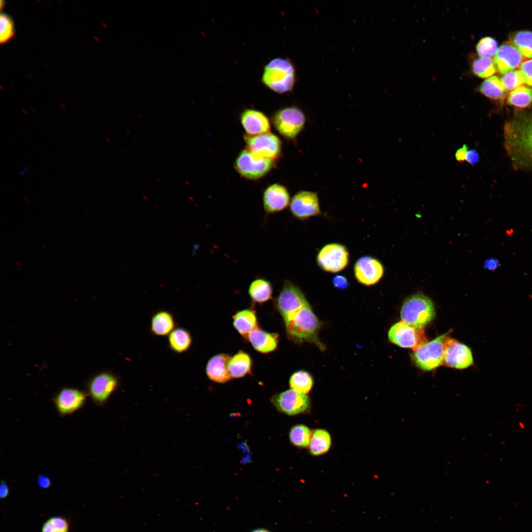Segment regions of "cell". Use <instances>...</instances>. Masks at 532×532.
Returning a JSON list of instances; mask_svg holds the SVG:
<instances>
[{"label": "cell", "instance_id": "1", "mask_svg": "<svg viewBox=\"0 0 532 532\" xmlns=\"http://www.w3.org/2000/svg\"><path fill=\"white\" fill-rule=\"evenodd\" d=\"M284 321L287 335L292 340L314 343L323 348L318 337L321 324L309 303Z\"/></svg>", "mask_w": 532, "mask_h": 532}, {"label": "cell", "instance_id": "2", "mask_svg": "<svg viewBox=\"0 0 532 532\" xmlns=\"http://www.w3.org/2000/svg\"><path fill=\"white\" fill-rule=\"evenodd\" d=\"M262 81L269 89L278 94L290 92L295 84V67L288 59H273L265 66Z\"/></svg>", "mask_w": 532, "mask_h": 532}, {"label": "cell", "instance_id": "3", "mask_svg": "<svg viewBox=\"0 0 532 532\" xmlns=\"http://www.w3.org/2000/svg\"><path fill=\"white\" fill-rule=\"evenodd\" d=\"M435 311L432 301L421 293L407 297L403 302L400 317L402 321L419 329H423L434 318Z\"/></svg>", "mask_w": 532, "mask_h": 532}, {"label": "cell", "instance_id": "4", "mask_svg": "<svg viewBox=\"0 0 532 532\" xmlns=\"http://www.w3.org/2000/svg\"><path fill=\"white\" fill-rule=\"evenodd\" d=\"M449 333L446 332L430 341H426L413 350L411 358L414 364L425 371H430L443 365Z\"/></svg>", "mask_w": 532, "mask_h": 532}, {"label": "cell", "instance_id": "5", "mask_svg": "<svg viewBox=\"0 0 532 532\" xmlns=\"http://www.w3.org/2000/svg\"><path fill=\"white\" fill-rule=\"evenodd\" d=\"M121 377L110 370L100 371L94 375L87 384V394L98 406H104L121 386Z\"/></svg>", "mask_w": 532, "mask_h": 532}, {"label": "cell", "instance_id": "6", "mask_svg": "<svg viewBox=\"0 0 532 532\" xmlns=\"http://www.w3.org/2000/svg\"><path fill=\"white\" fill-rule=\"evenodd\" d=\"M276 130L284 138L295 141L303 131L306 117L303 111L297 106H287L277 110L271 119Z\"/></svg>", "mask_w": 532, "mask_h": 532}, {"label": "cell", "instance_id": "7", "mask_svg": "<svg viewBox=\"0 0 532 532\" xmlns=\"http://www.w3.org/2000/svg\"><path fill=\"white\" fill-rule=\"evenodd\" d=\"M274 161L257 156L247 149L237 155L234 166L239 175L245 179L255 180L267 175L275 165Z\"/></svg>", "mask_w": 532, "mask_h": 532}, {"label": "cell", "instance_id": "8", "mask_svg": "<svg viewBox=\"0 0 532 532\" xmlns=\"http://www.w3.org/2000/svg\"><path fill=\"white\" fill-rule=\"evenodd\" d=\"M275 303L284 321L308 302L299 288L292 281L286 280Z\"/></svg>", "mask_w": 532, "mask_h": 532}, {"label": "cell", "instance_id": "9", "mask_svg": "<svg viewBox=\"0 0 532 532\" xmlns=\"http://www.w3.org/2000/svg\"><path fill=\"white\" fill-rule=\"evenodd\" d=\"M246 149L255 155L275 161L281 154L282 142L270 132L254 136L244 135Z\"/></svg>", "mask_w": 532, "mask_h": 532}, {"label": "cell", "instance_id": "10", "mask_svg": "<svg viewBox=\"0 0 532 532\" xmlns=\"http://www.w3.org/2000/svg\"><path fill=\"white\" fill-rule=\"evenodd\" d=\"M349 252L343 245L332 243L324 245L317 256V262L324 271L336 273L343 270L349 263Z\"/></svg>", "mask_w": 532, "mask_h": 532}, {"label": "cell", "instance_id": "11", "mask_svg": "<svg viewBox=\"0 0 532 532\" xmlns=\"http://www.w3.org/2000/svg\"><path fill=\"white\" fill-rule=\"evenodd\" d=\"M388 334L392 343L400 347L411 348L413 350L428 341L423 329L413 327L402 321L393 325Z\"/></svg>", "mask_w": 532, "mask_h": 532}, {"label": "cell", "instance_id": "12", "mask_svg": "<svg viewBox=\"0 0 532 532\" xmlns=\"http://www.w3.org/2000/svg\"><path fill=\"white\" fill-rule=\"evenodd\" d=\"M290 210L296 218L305 220L321 214L319 198L315 192L301 190L291 199Z\"/></svg>", "mask_w": 532, "mask_h": 532}, {"label": "cell", "instance_id": "13", "mask_svg": "<svg viewBox=\"0 0 532 532\" xmlns=\"http://www.w3.org/2000/svg\"><path fill=\"white\" fill-rule=\"evenodd\" d=\"M271 401L278 410L289 415L303 413L308 409L310 406V400L306 394L297 392L292 389L274 395Z\"/></svg>", "mask_w": 532, "mask_h": 532}, {"label": "cell", "instance_id": "14", "mask_svg": "<svg viewBox=\"0 0 532 532\" xmlns=\"http://www.w3.org/2000/svg\"><path fill=\"white\" fill-rule=\"evenodd\" d=\"M87 395L86 392L78 389L65 387L58 392L53 400L59 414L66 416L81 409L86 402Z\"/></svg>", "mask_w": 532, "mask_h": 532}, {"label": "cell", "instance_id": "15", "mask_svg": "<svg viewBox=\"0 0 532 532\" xmlns=\"http://www.w3.org/2000/svg\"><path fill=\"white\" fill-rule=\"evenodd\" d=\"M355 277L358 282L370 286L377 284L382 278L384 269L377 259L366 256L360 258L354 267Z\"/></svg>", "mask_w": 532, "mask_h": 532}, {"label": "cell", "instance_id": "16", "mask_svg": "<svg viewBox=\"0 0 532 532\" xmlns=\"http://www.w3.org/2000/svg\"><path fill=\"white\" fill-rule=\"evenodd\" d=\"M473 364V358L470 349L449 336L446 343L443 365L464 369Z\"/></svg>", "mask_w": 532, "mask_h": 532}, {"label": "cell", "instance_id": "17", "mask_svg": "<svg viewBox=\"0 0 532 532\" xmlns=\"http://www.w3.org/2000/svg\"><path fill=\"white\" fill-rule=\"evenodd\" d=\"M290 201V194L287 188L279 183L268 186L263 193L264 209L268 214L282 211L289 205Z\"/></svg>", "mask_w": 532, "mask_h": 532}, {"label": "cell", "instance_id": "18", "mask_svg": "<svg viewBox=\"0 0 532 532\" xmlns=\"http://www.w3.org/2000/svg\"><path fill=\"white\" fill-rule=\"evenodd\" d=\"M494 60L497 70L503 74L520 66L524 57L511 42H505L498 49Z\"/></svg>", "mask_w": 532, "mask_h": 532}, {"label": "cell", "instance_id": "19", "mask_svg": "<svg viewBox=\"0 0 532 532\" xmlns=\"http://www.w3.org/2000/svg\"><path fill=\"white\" fill-rule=\"evenodd\" d=\"M240 120L246 135L254 136L270 132L269 120L261 111L246 109L241 112Z\"/></svg>", "mask_w": 532, "mask_h": 532}, {"label": "cell", "instance_id": "20", "mask_svg": "<svg viewBox=\"0 0 532 532\" xmlns=\"http://www.w3.org/2000/svg\"><path fill=\"white\" fill-rule=\"evenodd\" d=\"M231 357L226 354H219L211 357L205 367L206 374L209 379L218 383H225L232 377L228 370Z\"/></svg>", "mask_w": 532, "mask_h": 532}, {"label": "cell", "instance_id": "21", "mask_svg": "<svg viewBox=\"0 0 532 532\" xmlns=\"http://www.w3.org/2000/svg\"><path fill=\"white\" fill-rule=\"evenodd\" d=\"M176 327L177 324L173 314L166 310H159L151 316L150 332L156 336H168Z\"/></svg>", "mask_w": 532, "mask_h": 532}, {"label": "cell", "instance_id": "22", "mask_svg": "<svg viewBox=\"0 0 532 532\" xmlns=\"http://www.w3.org/2000/svg\"><path fill=\"white\" fill-rule=\"evenodd\" d=\"M278 338V334L266 332L259 327L252 330L247 338L256 350L263 353L275 350L277 347Z\"/></svg>", "mask_w": 532, "mask_h": 532}, {"label": "cell", "instance_id": "23", "mask_svg": "<svg viewBox=\"0 0 532 532\" xmlns=\"http://www.w3.org/2000/svg\"><path fill=\"white\" fill-rule=\"evenodd\" d=\"M192 342V335L185 328L177 327L167 336L168 347L176 354L187 352L191 348Z\"/></svg>", "mask_w": 532, "mask_h": 532}, {"label": "cell", "instance_id": "24", "mask_svg": "<svg viewBox=\"0 0 532 532\" xmlns=\"http://www.w3.org/2000/svg\"><path fill=\"white\" fill-rule=\"evenodd\" d=\"M233 325L237 332L246 339L249 333L258 327L255 312L244 309L236 312L233 316Z\"/></svg>", "mask_w": 532, "mask_h": 532}, {"label": "cell", "instance_id": "25", "mask_svg": "<svg viewBox=\"0 0 532 532\" xmlns=\"http://www.w3.org/2000/svg\"><path fill=\"white\" fill-rule=\"evenodd\" d=\"M273 288L269 281L263 278L254 279L248 288V294L251 299L257 303H263L272 298Z\"/></svg>", "mask_w": 532, "mask_h": 532}, {"label": "cell", "instance_id": "26", "mask_svg": "<svg viewBox=\"0 0 532 532\" xmlns=\"http://www.w3.org/2000/svg\"><path fill=\"white\" fill-rule=\"evenodd\" d=\"M252 360L246 353L239 351L230 359L228 370L232 378H238L250 373Z\"/></svg>", "mask_w": 532, "mask_h": 532}, {"label": "cell", "instance_id": "27", "mask_svg": "<svg viewBox=\"0 0 532 532\" xmlns=\"http://www.w3.org/2000/svg\"><path fill=\"white\" fill-rule=\"evenodd\" d=\"M331 443V437L329 432L324 429H317L312 433L308 446L310 452L314 456L323 455L329 450Z\"/></svg>", "mask_w": 532, "mask_h": 532}, {"label": "cell", "instance_id": "28", "mask_svg": "<svg viewBox=\"0 0 532 532\" xmlns=\"http://www.w3.org/2000/svg\"><path fill=\"white\" fill-rule=\"evenodd\" d=\"M479 90L486 97L494 100H501L506 94L501 80L497 76H492L484 81Z\"/></svg>", "mask_w": 532, "mask_h": 532}, {"label": "cell", "instance_id": "29", "mask_svg": "<svg viewBox=\"0 0 532 532\" xmlns=\"http://www.w3.org/2000/svg\"><path fill=\"white\" fill-rule=\"evenodd\" d=\"M511 42L523 57L532 58V32L521 31L510 36Z\"/></svg>", "mask_w": 532, "mask_h": 532}, {"label": "cell", "instance_id": "30", "mask_svg": "<svg viewBox=\"0 0 532 532\" xmlns=\"http://www.w3.org/2000/svg\"><path fill=\"white\" fill-rule=\"evenodd\" d=\"M313 379L307 371L300 370L295 372L289 379L291 389L297 392L307 394L312 388Z\"/></svg>", "mask_w": 532, "mask_h": 532}, {"label": "cell", "instance_id": "31", "mask_svg": "<svg viewBox=\"0 0 532 532\" xmlns=\"http://www.w3.org/2000/svg\"><path fill=\"white\" fill-rule=\"evenodd\" d=\"M508 104L519 108H525L532 104V89L522 86L511 91L507 97Z\"/></svg>", "mask_w": 532, "mask_h": 532}, {"label": "cell", "instance_id": "32", "mask_svg": "<svg viewBox=\"0 0 532 532\" xmlns=\"http://www.w3.org/2000/svg\"><path fill=\"white\" fill-rule=\"evenodd\" d=\"M472 70L475 75L483 78L491 76L497 70L494 59L489 57H480L474 60Z\"/></svg>", "mask_w": 532, "mask_h": 532}, {"label": "cell", "instance_id": "33", "mask_svg": "<svg viewBox=\"0 0 532 532\" xmlns=\"http://www.w3.org/2000/svg\"><path fill=\"white\" fill-rule=\"evenodd\" d=\"M312 433L308 427L299 424L291 428L289 432V439L295 446L304 448L309 446Z\"/></svg>", "mask_w": 532, "mask_h": 532}, {"label": "cell", "instance_id": "34", "mask_svg": "<svg viewBox=\"0 0 532 532\" xmlns=\"http://www.w3.org/2000/svg\"><path fill=\"white\" fill-rule=\"evenodd\" d=\"M68 523L65 518L54 516L44 523L41 532H68Z\"/></svg>", "mask_w": 532, "mask_h": 532}, {"label": "cell", "instance_id": "35", "mask_svg": "<svg viewBox=\"0 0 532 532\" xmlns=\"http://www.w3.org/2000/svg\"><path fill=\"white\" fill-rule=\"evenodd\" d=\"M506 91H510L521 86L525 83L519 70H512L503 74L501 78Z\"/></svg>", "mask_w": 532, "mask_h": 532}, {"label": "cell", "instance_id": "36", "mask_svg": "<svg viewBox=\"0 0 532 532\" xmlns=\"http://www.w3.org/2000/svg\"><path fill=\"white\" fill-rule=\"evenodd\" d=\"M477 54L480 57H491L498 50V42L494 38L486 36L481 38L476 45Z\"/></svg>", "mask_w": 532, "mask_h": 532}, {"label": "cell", "instance_id": "37", "mask_svg": "<svg viewBox=\"0 0 532 532\" xmlns=\"http://www.w3.org/2000/svg\"><path fill=\"white\" fill-rule=\"evenodd\" d=\"M0 42L5 43L13 37L15 32L12 19L5 13L0 14Z\"/></svg>", "mask_w": 532, "mask_h": 532}, {"label": "cell", "instance_id": "38", "mask_svg": "<svg viewBox=\"0 0 532 532\" xmlns=\"http://www.w3.org/2000/svg\"><path fill=\"white\" fill-rule=\"evenodd\" d=\"M525 83L532 88V59L525 60L520 66Z\"/></svg>", "mask_w": 532, "mask_h": 532}, {"label": "cell", "instance_id": "39", "mask_svg": "<svg viewBox=\"0 0 532 532\" xmlns=\"http://www.w3.org/2000/svg\"><path fill=\"white\" fill-rule=\"evenodd\" d=\"M521 137L522 146L532 156V121L527 126Z\"/></svg>", "mask_w": 532, "mask_h": 532}, {"label": "cell", "instance_id": "40", "mask_svg": "<svg viewBox=\"0 0 532 532\" xmlns=\"http://www.w3.org/2000/svg\"><path fill=\"white\" fill-rule=\"evenodd\" d=\"M332 283L335 288L340 290L346 288L349 284L347 278L341 275L334 276L332 278Z\"/></svg>", "mask_w": 532, "mask_h": 532}, {"label": "cell", "instance_id": "41", "mask_svg": "<svg viewBox=\"0 0 532 532\" xmlns=\"http://www.w3.org/2000/svg\"><path fill=\"white\" fill-rule=\"evenodd\" d=\"M500 266V263L498 259L490 258L486 260L483 264V268L490 271H495Z\"/></svg>", "mask_w": 532, "mask_h": 532}, {"label": "cell", "instance_id": "42", "mask_svg": "<svg viewBox=\"0 0 532 532\" xmlns=\"http://www.w3.org/2000/svg\"><path fill=\"white\" fill-rule=\"evenodd\" d=\"M466 161L469 164L473 165L479 161V155L476 150L471 149L467 151L466 157Z\"/></svg>", "mask_w": 532, "mask_h": 532}, {"label": "cell", "instance_id": "43", "mask_svg": "<svg viewBox=\"0 0 532 532\" xmlns=\"http://www.w3.org/2000/svg\"><path fill=\"white\" fill-rule=\"evenodd\" d=\"M51 484L50 479L46 475H39L37 478V485L40 489H47Z\"/></svg>", "mask_w": 532, "mask_h": 532}, {"label": "cell", "instance_id": "44", "mask_svg": "<svg viewBox=\"0 0 532 532\" xmlns=\"http://www.w3.org/2000/svg\"><path fill=\"white\" fill-rule=\"evenodd\" d=\"M467 152V147L464 145L462 147L458 149L455 153V158L459 162H463L466 160V155Z\"/></svg>", "mask_w": 532, "mask_h": 532}, {"label": "cell", "instance_id": "45", "mask_svg": "<svg viewBox=\"0 0 532 532\" xmlns=\"http://www.w3.org/2000/svg\"><path fill=\"white\" fill-rule=\"evenodd\" d=\"M9 494V488L6 482L2 480L0 483V498L1 499H4L6 498Z\"/></svg>", "mask_w": 532, "mask_h": 532}, {"label": "cell", "instance_id": "46", "mask_svg": "<svg viewBox=\"0 0 532 532\" xmlns=\"http://www.w3.org/2000/svg\"><path fill=\"white\" fill-rule=\"evenodd\" d=\"M252 532H269L267 530H266V529H259L255 530L252 531Z\"/></svg>", "mask_w": 532, "mask_h": 532}, {"label": "cell", "instance_id": "47", "mask_svg": "<svg viewBox=\"0 0 532 532\" xmlns=\"http://www.w3.org/2000/svg\"><path fill=\"white\" fill-rule=\"evenodd\" d=\"M27 169H28V166H26L25 168L20 173V175H23L25 171L27 170Z\"/></svg>", "mask_w": 532, "mask_h": 532}]
</instances>
